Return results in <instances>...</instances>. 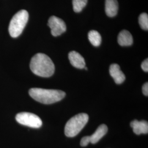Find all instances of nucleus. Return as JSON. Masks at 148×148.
I'll return each mask as SVG.
<instances>
[{"label":"nucleus","instance_id":"nucleus-1","mask_svg":"<svg viewBox=\"0 0 148 148\" xmlns=\"http://www.w3.org/2000/svg\"><path fill=\"white\" fill-rule=\"evenodd\" d=\"M30 68L34 74L43 77L52 76L55 71L52 60L43 53H37L32 58Z\"/></svg>","mask_w":148,"mask_h":148},{"label":"nucleus","instance_id":"nucleus-2","mask_svg":"<svg viewBox=\"0 0 148 148\" xmlns=\"http://www.w3.org/2000/svg\"><path fill=\"white\" fill-rule=\"evenodd\" d=\"M29 95L34 100L45 104H51L63 99L65 93L60 90H47L32 88L29 91Z\"/></svg>","mask_w":148,"mask_h":148},{"label":"nucleus","instance_id":"nucleus-3","mask_svg":"<svg viewBox=\"0 0 148 148\" xmlns=\"http://www.w3.org/2000/svg\"><path fill=\"white\" fill-rule=\"evenodd\" d=\"M89 119L87 114L81 113L71 117L66 122L65 127V134L68 137H74L77 136L85 127Z\"/></svg>","mask_w":148,"mask_h":148},{"label":"nucleus","instance_id":"nucleus-4","mask_svg":"<svg viewBox=\"0 0 148 148\" xmlns=\"http://www.w3.org/2000/svg\"><path fill=\"white\" fill-rule=\"evenodd\" d=\"M29 19V13L26 10L17 12L12 18L8 31L11 37L16 38L21 35Z\"/></svg>","mask_w":148,"mask_h":148},{"label":"nucleus","instance_id":"nucleus-5","mask_svg":"<svg viewBox=\"0 0 148 148\" xmlns=\"http://www.w3.org/2000/svg\"><path fill=\"white\" fill-rule=\"evenodd\" d=\"M16 119L20 124L34 128H40L42 125L41 119L36 115L30 112L19 113L16 115Z\"/></svg>","mask_w":148,"mask_h":148},{"label":"nucleus","instance_id":"nucleus-6","mask_svg":"<svg viewBox=\"0 0 148 148\" xmlns=\"http://www.w3.org/2000/svg\"><path fill=\"white\" fill-rule=\"evenodd\" d=\"M48 25L51 29V34L53 36H58L62 35L66 30L65 22L60 18L56 16L49 18Z\"/></svg>","mask_w":148,"mask_h":148},{"label":"nucleus","instance_id":"nucleus-7","mask_svg":"<svg viewBox=\"0 0 148 148\" xmlns=\"http://www.w3.org/2000/svg\"><path fill=\"white\" fill-rule=\"evenodd\" d=\"M109 72L111 77L117 84H121L125 80V75L122 73L120 66L117 64H112L110 66Z\"/></svg>","mask_w":148,"mask_h":148},{"label":"nucleus","instance_id":"nucleus-8","mask_svg":"<svg viewBox=\"0 0 148 148\" xmlns=\"http://www.w3.org/2000/svg\"><path fill=\"white\" fill-rule=\"evenodd\" d=\"M69 59L71 64L76 68L84 69L86 63L83 57L76 51H71L69 53Z\"/></svg>","mask_w":148,"mask_h":148},{"label":"nucleus","instance_id":"nucleus-9","mask_svg":"<svg viewBox=\"0 0 148 148\" xmlns=\"http://www.w3.org/2000/svg\"><path fill=\"white\" fill-rule=\"evenodd\" d=\"M131 126L134 133L137 135L141 134H147L148 133V123L146 121H139L134 120L131 122Z\"/></svg>","mask_w":148,"mask_h":148},{"label":"nucleus","instance_id":"nucleus-10","mask_svg":"<svg viewBox=\"0 0 148 148\" xmlns=\"http://www.w3.org/2000/svg\"><path fill=\"white\" fill-rule=\"evenodd\" d=\"M117 41L121 46H129L133 44V40L131 34L126 30H123L118 35Z\"/></svg>","mask_w":148,"mask_h":148},{"label":"nucleus","instance_id":"nucleus-11","mask_svg":"<svg viewBox=\"0 0 148 148\" xmlns=\"http://www.w3.org/2000/svg\"><path fill=\"white\" fill-rule=\"evenodd\" d=\"M108 132V127L104 124H102L100 125L95 132L94 133L92 136H88L90 139V143L92 144H95L98 142L101 138L103 137Z\"/></svg>","mask_w":148,"mask_h":148},{"label":"nucleus","instance_id":"nucleus-12","mask_svg":"<svg viewBox=\"0 0 148 148\" xmlns=\"http://www.w3.org/2000/svg\"><path fill=\"white\" fill-rule=\"evenodd\" d=\"M119 10V3L117 0H106V14L109 17L116 16Z\"/></svg>","mask_w":148,"mask_h":148},{"label":"nucleus","instance_id":"nucleus-13","mask_svg":"<svg viewBox=\"0 0 148 148\" xmlns=\"http://www.w3.org/2000/svg\"><path fill=\"white\" fill-rule=\"evenodd\" d=\"M88 36L90 42L93 46L95 47L100 46L101 42V37L98 32L96 30H91L88 32Z\"/></svg>","mask_w":148,"mask_h":148},{"label":"nucleus","instance_id":"nucleus-14","mask_svg":"<svg viewBox=\"0 0 148 148\" xmlns=\"http://www.w3.org/2000/svg\"><path fill=\"white\" fill-rule=\"evenodd\" d=\"M87 1L88 0H73L74 12L76 13L80 12L87 5Z\"/></svg>","mask_w":148,"mask_h":148},{"label":"nucleus","instance_id":"nucleus-15","mask_svg":"<svg viewBox=\"0 0 148 148\" xmlns=\"http://www.w3.org/2000/svg\"><path fill=\"white\" fill-rule=\"evenodd\" d=\"M139 23L140 27L147 31L148 30V16L146 13H142L139 16Z\"/></svg>","mask_w":148,"mask_h":148},{"label":"nucleus","instance_id":"nucleus-16","mask_svg":"<svg viewBox=\"0 0 148 148\" xmlns=\"http://www.w3.org/2000/svg\"><path fill=\"white\" fill-rule=\"evenodd\" d=\"M90 143L88 136H85L81 139L80 144L82 147H86Z\"/></svg>","mask_w":148,"mask_h":148},{"label":"nucleus","instance_id":"nucleus-17","mask_svg":"<svg viewBox=\"0 0 148 148\" xmlns=\"http://www.w3.org/2000/svg\"><path fill=\"white\" fill-rule=\"evenodd\" d=\"M141 68L143 69V70L145 72H148V59H146L145 60L143 61V63L141 65Z\"/></svg>","mask_w":148,"mask_h":148},{"label":"nucleus","instance_id":"nucleus-18","mask_svg":"<svg viewBox=\"0 0 148 148\" xmlns=\"http://www.w3.org/2000/svg\"><path fill=\"white\" fill-rule=\"evenodd\" d=\"M142 90H143L144 95L148 96V83H145L142 87Z\"/></svg>","mask_w":148,"mask_h":148},{"label":"nucleus","instance_id":"nucleus-19","mask_svg":"<svg viewBox=\"0 0 148 148\" xmlns=\"http://www.w3.org/2000/svg\"><path fill=\"white\" fill-rule=\"evenodd\" d=\"M85 68V69H86V70H87V67H86V66H85V68Z\"/></svg>","mask_w":148,"mask_h":148}]
</instances>
